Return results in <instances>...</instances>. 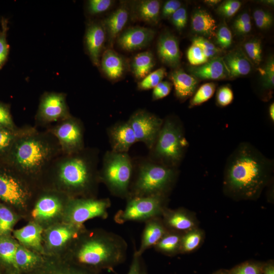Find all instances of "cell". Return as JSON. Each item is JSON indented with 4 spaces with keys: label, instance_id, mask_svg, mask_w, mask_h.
<instances>
[{
    "label": "cell",
    "instance_id": "74e56055",
    "mask_svg": "<svg viewBox=\"0 0 274 274\" xmlns=\"http://www.w3.org/2000/svg\"><path fill=\"white\" fill-rule=\"evenodd\" d=\"M166 75V69L161 67L151 72L138 84V88L140 90H146L154 88Z\"/></svg>",
    "mask_w": 274,
    "mask_h": 274
},
{
    "label": "cell",
    "instance_id": "9c48e42d",
    "mask_svg": "<svg viewBox=\"0 0 274 274\" xmlns=\"http://www.w3.org/2000/svg\"><path fill=\"white\" fill-rule=\"evenodd\" d=\"M48 130L57 139L63 154H73L84 149L83 127L76 118L71 116Z\"/></svg>",
    "mask_w": 274,
    "mask_h": 274
},
{
    "label": "cell",
    "instance_id": "52a82bcc",
    "mask_svg": "<svg viewBox=\"0 0 274 274\" xmlns=\"http://www.w3.org/2000/svg\"><path fill=\"white\" fill-rule=\"evenodd\" d=\"M132 174V163L127 153L112 151L106 153L99 178L112 195L123 198L128 197Z\"/></svg>",
    "mask_w": 274,
    "mask_h": 274
},
{
    "label": "cell",
    "instance_id": "7bdbcfd3",
    "mask_svg": "<svg viewBox=\"0 0 274 274\" xmlns=\"http://www.w3.org/2000/svg\"><path fill=\"white\" fill-rule=\"evenodd\" d=\"M215 37L217 44L221 49H227L232 44L231 31L224 22L217 28Z\"/></svg>",
    "mask_w": 274,
    "mask_h": 274
},
{
    "label": "cell",
    "instance_id": "6f0895ef",
    "mask_svg": "<svg viewBox=\"0 0 274 274\" xmlns=\"http://www.w3.org/2000/svg\"><path fill=\"white\" fill-rule=\"evenodd\" d=\"M262 274H274V266L272 262H269L263 265Z\"/></svg>",
    "mask_w": 274,
    "mask_h": 274
},
{
    "label": "cell",
    "instance_id": "91938a15",
    "mask_svg": "<svg viewBox=\"0 0 274 274\" xmlns=\"http://www.w3.org/2000/svg\"><path fill=\"white\" fill-rule=\"evenodd\" d=\"M204 3L206 4L211 6H214L218 4H219L221 1L220 0H206L203 1Z\"/></svg>",
    "mask_w": 274,
    "mask_h": 274
},
{
    "label": "cell",
    "instance_id": "ac0fdd59",
    "mask_svg": "<svg viewBox=\"0 0 274 274\" xmlns=\"http://www.w3.org/2000/svg\"><path fill=\"white\" fill-rule=\"evenodd\" d=\"M161 217L168 230L184 233L195 228V222L193 218L182 209L170 210L166 208Z\"/></svg>",
    "mask_w": 274,
    "mask_h": 274
},
{
    "label": "cell",
    "instance_id": "7dc6e473",
    "mask_svg": "<svg viewBox=\"0 0 274 274\" xmlns=\"http://www.w3.org/2000/svg\"><path fill=\"white\" fill-rule=\"evenodd\" d=\"M187 57L189 63L193 66L202 65L209 60L201 49L193 44H192L188 48L187 51Z\"/></svg>",
    "mask_w": 274,
    "mask_h": 274
},
{
    "label": "cell",
    "instance_id": "b9f144b4",
    "mask_svg": "<svg viewBox=\"0 0 274 274\" xmlns=\"http://www.w3.org/2000/svg\"><path fill=\"white\" fill-rule=\"evenodd\" d=\"M192 44L199 47L206 56L209 59H211L218 56L217 55L221 52V49L202 36H197L193 38Z\"/></svg>",
    "mask_w": 274,
    "mask_h": 274
},
{
    "label": "cell",
    "instance_id": "816d5d0a",
    "mask_svg": "<svg viewBox=\"0 0 274 274\" xmlns=\"http://www.w3.org/2000/svg\"><path fill=\"white\" fill-rule=\"evenodd\" d=\"M233 99V91L229 86H222L218 89L216 93V101L219 106L222 107L227 106L232 102Z\"/></svg>",
    "mask_w": 274,
    "mask_h": 274
},
{
    "label": "cell",
    "instance_id": "94428289",
    "mask_svg": "<svg viewBox=\"0 0 274 274\" xmlns=\"http://www.w3.org/2000/svg\"><path fill=\"white\" fill-rule=\"evenodd\" d=\"M51 274H89V273L85 272L84 271H71L68 272H64V273L58 272V273H51Z\"/></svg>",
    "mask_w": 274,
    "mask_h": 274
},
{
    "label": "cell",
    "instance_id": "d590c367",
    "mask_svg": "<svg viewBox=\"0 0 274 274\" xmlns=\"http://www.w3.org/2000/svg\"><path fill=\"white\" fill-rule=\"evenodd\" d=\"M39 261L38 257L33 253L22 247L18 246L15 256L16 269L31 267Z\"/></svg>",
    "mask_w": 274,
    "mask_h": 274
},
{
    "label": "cell",
    "instance_id": "f1b7e54d",
    "mask_svg": "<svg viewBox=\"0 0 274 274\" xmlns=\"http://www.w3.org/2000/svg\"><path fill=\"white\" fill-rule=\"evenodd\" d=\"M42 229L37 224L29 223L14 232L15 237L23 244L37 249L41 248Z\"/></svg>",
    "mask_w": 274,
    "mask_h": 274
},
{
    "label": "cell",
    "instance_id": "7c38bea8",
    "mask_svg": "<svg viewBox=\"0 0 274 274\" xmlns=\"http://www.w3.org/2000/svg\"><path fill=\"white\" fill-rule=\"evenodd\" d=\"M15 172L4 162H0V199L10 204H25L29 192Z\"/></svg>",
    "mask_w": 274,
    "mask_h": 274
},
{
    "label": "cell",
    "instance_id": "ee69618b",
    "mask_svg": "<svg viewBox=\"0 0 274 274\" xmlns=\"http://www.w3.org/2000/svg\"><path fill=\"white\" fill-rule=\"evenodd\" d=\"M253 18L256 26L261 29L269 28L273 24L272 14L262 9H257L253 12Z\"/></svg>",
    "mask_w": 274,
    "mask_h": 274
},
{
    "label": "cell",
    "instance_id": "9f6ffc18",
    "mask_svg": "<svg viewBox=\"0 0 274 274\" xmlns=\"http://www.w3.org/2000/svg\"><path fill=\"white\" fill-rule=\"evenodd\" d=\"M180 7L181 3L177 0H169L165 2L160 11V17L164 18H168Z\"/></svg>",
    "mask_w": 274,
    "mask_h": 274
},
{
    "label": "cell",
    "instance_id": "d6986e66",
    "mask_svg": "<svg viewBox=\"0 0 274 274\" xmlns=\"http://www.w3.org/2000/svg\"><path fill=\"white\" fill-rule=\"evenodd\" d=\"M176 96L182 101L191 97L196 90L198 80L182 68H176L169 75Z\"/></svg>",
    "mask_w": 274,
    "mask_h": 274
},
{
    "label": "cell",
    "instance_id": "11a10c76",
    "mask_svg": "<svg viewBox=\"0 0 274 274\" xmlns=\"http://www.w3.org/2000/svg\"><path fill=\"white\" fill-rule=\"evenodd\" d=\"M173 84L168 81H161L153 88L152 99L158 100L167 96L172 88Z\"/></svg>",
    "mask_w": 274,
    "mask_h": 274
},
{
    "label": "cell",
    "instance_id": "c3c4849f",
    "mask_svg": "<svg viewBox=\"0 0 274 274\" xmlns=\"http://www.w3.org/2000/svg\"><path fill=\"white\" fill-rule=\"evenodd\" d=\"M241 5V2L238 1H225L218 6L217 12L220 15L225 17H231L238 11Z\"/></svg>",
    "mask_w": 274,
    "mask_h": 274
},
{
    "label": "cell",
    "instance_id": "3957f363",
    "mask_svg": "<svg viewBox=\"0 0 274 274\" xmlns=\"http://www.w3.org/2000/svg\"><path fill=\"white\" fill-rule=\"evenodd\" d=\"M127 244L121 236L109 231L91 235L79 246L76 260L95 270L113 269L126 260Z\"/></svg>",
    "mask_w": 274,
    "mask_h": 274
},
{
    "label": "cell",
    "instance_id": "d4e9b609",
    "mask_svg": "<svg viewBox=\"0 0 274 274\" xmlns=\"http://www.w3.org/2000/svg\"><path fill=\"white\" fill-rule=\"evenodd\" d=\"M132 11L137 20L156 24L160 18V2L157 0L136 1L132 6Z\"/></svg>",
    "mask_w": 274,
    "mask_h": 274
},
{
    "label": "cell",
    "instance_id": "7a4b0ae2",
    "mask_svg": "<svg viewBox=\"0 0 274 274\" xmlns=\"http://www.w3.org/2000/svg\"><path fill=\"white\" fill-rule=\"evenodd\" d=\"M62 153L58 142L49 131L30 127L0 161L17 173L36 175L48 169Z\"/></svg>",
    "mask_w": 274,
    "mask_h": 274
},
{
    "label": "cell",
    "instance_id": "5b68a950",
    "mask_svg": "<svg viewBox=\"0 0 274 274\" xmlns=\"http://www.w3.org/2000/svg\"><path fill=\"white\" fill-rule=\"evenodd\" d=\"M177 169L158 162L143 164L131 183L128 197L166 196L177 176Z\"/></svg>",
    "mask_w": 274,
    "mask_h": 274
},
{
    "label": "cell",
    "instance_id": "83f0119b",
    "mask_svg": "<svg viewBox=\"0 0 274 274\" xmlns=\"http://www.w3.org/2000/svg\"><path fill=\"white\" fill-rule=\"evenodd\" d=\"M155 64L154 56L150 51L140 52L132 59L131 71L136 79L141 80L151 72Z\"/></svg>",
    "mask_w": 274,
    "mask_h": 274
},
{
    "label": "cell",
    "instance_id": "6125c7cd",
    "mask_svg": "<svg viewBox=\"0 0 274 274\" xmlns=\"http://www.w3.org/2000/svg\"><path fill=\"white\" fill-rule=\"evenodd\" d=\"M265 4L268 5H273L274 1L273 0H266V1H262Z\"/></svg>",
    "mask_w": 274,
    "mask_h": 274
},
{
    "label": "cell",
    "instance_id": "ba28073f",
    "mask_svg": "<svg viewBox=\"0 0 274 274\" xmlns=\"http://www.w3.org/2000/svg\"><path fill=\"white\" fill-rule=\"evenodd\" d=\"M166 197L161 195L128 197L124 208L115 214L114 220L121 224L128 221L146 222L161 217L166 208Z\"/></svg>",
    "mask_w": 274,
    "mask_h": 274
},
{
    "label": "cell",
    "instance_id": "7402d4cb",
    "mask_svg": "<svg viewBox=\"0 0 274 274\" xmlns=\"http://www.w3.org/2000/svg\"><path fill=\"white\" fill-rule=\"evenodd\" d=\"M223 60L230 78L247 75L252 69V62L241 48L231 51Z\"/></svg>",
    "mask_w": 274,
    "mask_h": 274
},
{
    "label": "cell",
    "instance_id": "bcb514c9",
    "mask_svg": "<svg viewBox=\"0 0 274 274\" xmlns=\"http://www.w3.org/2000/svg\"><path fill=\"white\" fill-rule=\"evenodd\" d=\"M233 29L238 35H245L251 30V17L248 13L244 12L239 15L233 23Z\"/></svg>",
    "mask_w": 274,
    "mask_h": 274
},
{
    "label": "cell",
    "instance_id": "277c9868",
    "mask_svg": "<svg viewBox=\"0 0 274 274\" xmlns=\"http://www.w3.org/2000/svg\"><path fill=\"white\" fill-rule=\"evenodd\" d=\"M95 166L91 156L83 149L70 154L62 153L49 167L54 169L62 185L72 191L82 192L92 182Z\"/></svg>",
    "mask_w": 274,
    "mask_h": 274
},
{
    "label": "cell",
    "instance_id": "d6a6232c",
    "mask_svg": "<svg viewBox=\"0 0 274 274\" xmlns=\"http://www.w3.org/2000/svg\"><path fill=\"white\" fill-rule=\"evenodd\" d=\"M18 246L7 235L0 236V262L16 269L15 256Z\"/></svg>",
    "mask_w": 274,
    "mask_h": 274
},
{
    "label": "cell",
    "instance_id": "e575fe53",
    "mask_svg": "<svg viewBox=\"0 0 274 274\" xmlns=\"http://www.w3.org/2000/svg\"><path fill=\"white\" fill-rule=\"evenodd\" d=\"M216 85L213 82L206 83L196 90L189 101V108L199 106L210 99L214 95Z\"/></svg>",
    "mask_w": 274,
    "mask_h": 274
},
{
    "label": "cell",
    "instance_id": "60d3db41",
    "mask_svg": "<svg viewBox=\"0 0 274 274\" xmlns=\"http://www.w3.org/2000/svg\"><path fill=\"white\" fill-rule=\"evenodd\" d=\"M259 72L262 78L263 88L271 91L274 87V60L270 57L266 61L264 65L259 68Z\"/></svg>",
    "mask_w": 274,
    "mask_h": 274
},
{
    "label": "cell",
    "instance_id": "1f68e13d",
    "mask_svg": "<svg viewBox=\"0 0 274 274\" xmlns=\"http://www.w3.org/2000/svg\"><path fill=\"white\" fill-rule=\"evenodd\" d=\"M82 226H73L72 227H59L51 230L48 234L49 244L54 247H60L78 235V230Z\"/></svg>",
    "mask_w": 274,
    "mask_h": 274
},
{
    "label": "cell",
    "instance_id": "836d02e7",
    "mask_svg": "<svg viewBox=\"0 0 274 274\" xmlns=\"http://www.w3.org/2000/svg\"><path fill=\"white\" fill-rule=\"evenodd\" d=\"M202 237V232L195 228L183 233L180 253H188L195 250L201 244Z\"/></svg>",
    "mask_w": 274,
    "mask_h": 274
},
{
    "label": "cell",
    "instance_id": "44dd1931",
    "mask_svg": "<svg viewBox=\"0 0 274 274\" xmlns=\"http://www.w3.org/2000/svg\"><path fill=\"white\" fill-rule=\"evenodd\" d=\"M112 151L126 153L136 141L134 132L127 122L117 124L109 131Z\"/></svg>",
    "mask_w": 274,
    "mask_h": 274
},
{
    "label": "cell",
    "instance_id": "cb8c5ba5",
    "mask_svg": "<svg viewBox=\"0 0 274 274\" xmlns=\"http://www.w3.org/2000/svg\"><path fill=\"white\" fill-rule=\"evenodd\" d=\"M100 64L104 74L112 81L120 79L126 68L125 61L123 57L110 48L103 52Z\"/></svg>",
    "mask_w": 274,
    "mask_h": 274
},
{
    "label": "cell",
    "instance_id": "ffe728a7",
    "mask_svg": "<svg viewBox=\"0 0 274 274\" xmlns=\"http://www.w3.org/2000/svg\"><path fill=\"white\" fill-rule=\"evenodd\" d=\"M189 72L191 75L200 80H221L228 77L223 58L218 56L202 65L191 67Z\"/></svg>",
    "mask_w": 274,
    "mask_h": 274
},
{
    "label": "cell",
    "instance_id": "4fadbf2b",
    "mask_svg": "<svg viewBox=\"0 0 274 274\" xmlns=\"http://www.w3.org/2000/svg\"><path fill=\"white\" fill-rule=\"evenodd\" d=\"M127 122L134 132L136 141L142 142L152 149L163 120L150 113L140 110L134 113Z\"/></svg>",
    "mask_w": 274,
    "mask_h": 274
},
{
    "label": "cell",
    "instance_id": "680465c9",
    "mask_svg": "<svg viewBox=\"0 0 274 274\" xmlns=\"http://www.w3.org/2000/svg\"><path fill=\"white\" fill-rule=\"evenodd\" d=\"M269 112V116L270 120L271 122L273 123L274 122V103H271L268 109Z\"/></svg>",
    "mask_w": 274,
    "mask_h": 274
},
{
    "label": "cell",
    "instance_id": "be15d7a7",
    "mask_svg": "<svg viewBox=\"0 0 274 274\" xmlns=\"http://www.w3.org/2000/svg\"><path fill=\"white\" fill-rule=\"evenodd\" d=\"M214 274H228V272L225 271L224 270H219L218 271L216 272Z\"/></svg>",
    "mask_w": 274,
    "mask_h": 274
},
{
    "label": "cell",
    "instance_id": "4316f807",
    "mask_svg": "<svg viewBox=\"0 0 274 274\" xmlns=\"http://www.w3.org/2000/svg\"><path fill=\"white\" fill-rule=\"evenodd\" d=\"M192 30L205 37H215L217 26L212 16L203 9L196 10L191 17Z\"/></svg>",
    "mask_w": 274,
    "mask_h": 274
},
{
    "label": "cell",
    "instance_id": "9a60e30c",
    "mask_svg": "<svg viewBox=\"0 0 274 274\" xmlns=\"http://www.w3.org/2000/svg\"><path fill=\"white\" fill-rule=\"evenodd\" d=\"M157 51L162 62L173 68H177L181 61V52L177 37L166 31L159 37Z\"/></svg>",
    "mask_w": 274,
    "mask_h": 274
},
{
    "label": "cell",
    "instance_id": "30bf717a",
    "mask_svg": "<svg viewBox=\"0 0 274 274\" xmlns=\"http://www.w3.org/2000/svg\"><path fill=\"white\" fill-rule=\"evenodd\" d=\"M110 199L85 198L73 200L68 209L67 218L72 225L82 226L85 221L94 218L106 219L111 207Z\"/></svg>",
    "mask_w": 274,
    "mask_h": 274
},
{
    "label": "cell",
    "instance_id": "484cf974",
    "mask_svg": "<svg viewBox=\"0 0 274 274\" xmlns=\"http://www.w3.org/2000/svg\"><path fill=\"white\" fill-rule=\"evenodd\" d=\"M62 203L59 198L51 195L41 197L33 209L32 216L37 219L46 220L52 218L60 211Z\"/></svg>",
    "mask_w": 274,
    "mask_h": 274
},
{
    "label": "cell",
    "instance_id": "f6af8a7d",
    "mask_svg": "<svg viewBox=\"0 0 274 274\" xmlns=\"http://www.w3.org/2000/svg\"><path fill=\"white\" fill-rule=\"evenodd\" d=\"M263 265L253 262H247L239 264L230 271L228 274H262Z\"/></svg>",
    "mask_w": 274,
    "mask_h": 274
},
{
    "label": "cell",
    "instance_id": "681fc988",
    "mask_svg": "<svg viewBox=\"0 0 274 274\" xmlns=\"http://www.w3.org/2000/svg\"><path fill=\"white\" fill-rule=\"evenodd\" d=\"M15 129L17 128L12 119L10 107L8 104L0 101V128Z\"/></svg>",
    "mask_w": 274,
    "mask_h": 274
},
{
    "label": "cell",
    "instance_id": "6da1fadb",
    "mask_svg": "<svg viewBox=\"0 0 274 274\" xmlns=\"http://www.w3.org/2000/svg\"><path fill=\"white\" fill-rule=\"evenodd\" d=\"M273 169V160L250 143H241L227 159L224 189L235 198L255 199L267 184Z\"/></svg>",
    "mask_w": 274,
    "mask_h": 274
},
{
    "label": "cell",
    "instance_id": "f907efd6",
    "mask_svg": "<svg viewBox=\"0 0 274 274\" xmlns=\"http://www.w3.org/2000/svg\"><path fill=\"white\" fill-rule=\"evenodd\" d=\"M114 1L111 0H90L88 2L87 9L92 15L103 13L109 9Z\"/></svg>",
    "mask_w": 274,
    "mask_h": 274
},
{
    "label": "cell",
    "instance_id": "4dcf8cb0",
    "mask_svg": "<svg viewBox=\"0 0 274 274\" xmlns=\"http://www.w3.org/2000/svg\"><path fill=\"white\" fill-rule=\"evenodd\" d=\"M29 128L27 126L15 129L0 128V160L6 157L17 139Z\"/></svg>",
    "mask_w": 274,
    "mask_h": 274
},
{
    "label": "cell",
    "instance_id": "2e32d148",
    "mask_svg": "<svg viewBox=\"0 0 274 274\" xmlns=\"http://www.w3.org/2000/svg\"><path fill=\"white\" fill-rule=\"evenodd\" d=\"M106 36L102 23L93 22L88 25L85 36V45L92 63L97 67L100 65Z\"/></svg>",
    "mask_w": 274,
    "mask_h": 274
},
{
    "label": "cell",
    "instance_id": "f35d334b",
    "mask_svg": "<svg viewBox=\"0 0 274 274\" xmlns=\"http://www.w3.org/2000/svg\"><path fill=\"white\" fill-rule=\"evenodd\" d=\"M16 217L7 207L0 203V236L7 235L12 230Z\"/></svg>",
    "mask_w": 274,
    "mask_h": 274
},
{
    "label": "cell",
    "instance_id": "5bb4252c",
    "mask_svg": "<svg viewBox=\"0 0 274 274\" xmlns=\"http://www.w3.org/2000/svg\"><path fill=\"white\" fill-rule=\"evenodd\" d=\"M155 32L152 29L134 26L122 31L117 38L120 47L127 51H133L147 46L153 39Z\"/></svg>",
    "mask_w": 274,
    "mask_h": 274
},
{
    "label": "cell",
    "instance_id": "e0dca14e",
    "mask_svg": "<svg viewBox=\"0 0 274 274\" xmlns=\"http://www.w3.org/2000/svg\"><path fill=\"white\" fill-rule=\"evenodd\" d=\"M142 234L141 243L135 253L140 256L148 249L158 242L168 230L165 227L161 217H157L146 221Z\"/></svg>",
    "mask_w": 274,
    "mask_h": 274
},
{
    "label": "cell",
    "instance_id": "ab89813d",
    "mask_svg": "<svg viewBox=\"0 0 274 274\" xmlns=\"http://www.w3.org/2000/svg\"><path fill=\"white\" fill-rule=\"evenodd\" d=\"M245 53L250 61L259 65L262 60L261 43L254 38L247 41L244 45Z\"/></svg>",
    "mask_w": 274,
    "mask_h": 274
},
{
    "label": "cell",
    "instance_id": "db71d44e",
    "mask_svg": "<svg viewBox=\"0 0 274 274\" xmlns=\"http://www.w3.org/2000/svg\"><path fill=\"white\" fill-rule=\"evenodd\" d=\"M171 21L174 26L179 30H182L187 22V13L186 9L183 7L177 10L170 17Z\"/></svg>",
    "mask_w": 274,
    "mask_h": 274
},
{
    "label": "cell",
    "instance_id": "f5cc1de1",
    "mask_svg": "<svg viewBox=\"0 0 274 274\" xmlns=\"http://www.w3.org/2000/svg\"><path fill=\"white\" fill-rule=\"evenodd\" d=\"M126 274H149L142 256L138 255L135 251Z\"/></svg>",
    "mask_w": 274,
    "mask_h": 274
},
{
    "label": "cell",
    "instance_id": "8d00e7d4",
    "mask_svg": "<svg viewBox=\"0 0 274 274\" xmlns=\"http://www.w3.org/2000/svg\"><path fill=\"white\" fill-rule=\"evenodd\" d=\"M9 21L7 18L2 17L0 20V69L7 62L8 58L10 46L7 41L9 30Z\"/></svg>",
    "mask_w": 274,
    "mask_h": 274
},
{
    "label": "cell",
    "instance_id": "8992f818",
    "mask_svg": "<svg viewBox=\"0 0 274 274\" xmlns=\"http://www.w3.org/2000/svg\"><path fill=\"white\" fill-rule=\"evenodd\" d=\"M188 146L182 124L172 117L163 120L153 146L154 154L157 162L177 168Z\"/></svg>",
    "mask_w": 274,
    "mask_h": 274
},
{
    "label": "cell",
    "instance_id": "603a6c76",
    "mask_svg": "<svg viewBox=\"0 0 274 274\" xmlns=\"http://www.w3.org/2000/svg\"><path fill=\"white\" fill-rule=\"evenodd\" d=\"M129 11L126 4L120 5L106 18L102 24L108 36L109 43L112 45L127 23Z\"/></svg>",
    "mask_w": 274,
    "mask_h": 274
},
{
    "label": "cell",
    "instance_id": "f546056e",
    "mask_svg": "<svg viewBox=\"0 0 274 274\" xmlns=\"http://www.w3.org/2000/svg\"><path fill=\"white\" fill-rule=\"evenodd\" d=\"M182 234L174 231L167 230L154 246V248L157 252L169 256L180 253Z\"/></svg>",
    "mask_w": 274,
    "mask_h": 274
},
{
    "label": "cell",
    "instance_id": "8fae6325",
    "mask_svg": "<svg viewBox=\"0 0 274 274\" xmlns=\"http://www.w3.org/2000/svg\"><path fill=\"white\" fill-rule=\"evenodd\" d=\"M66 94L59 92H45L40 99L36 120L38 125L60 121L70 117Z\"/></svg>",
    "mask_w": 274,
    "mask_h": 274
}]
</instances>
